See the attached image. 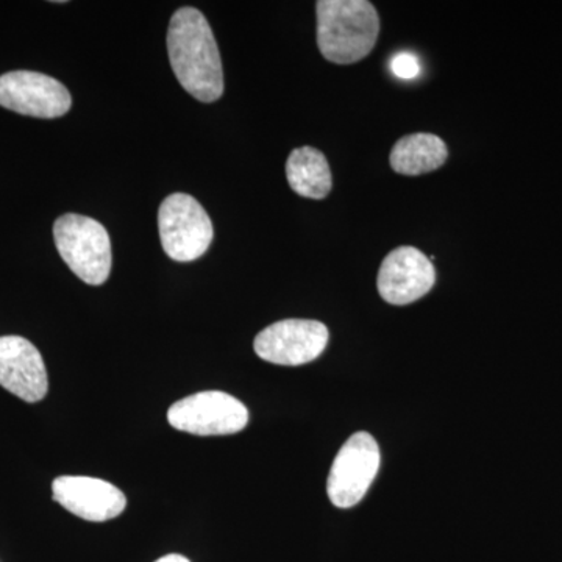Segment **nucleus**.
<instances>
[{
    "label": "nucleus",
    "mask_w": 562,
    "mask_h": 562,
    "mask_svg": "<svg viewBox=\"0 0 562 562\" xmlns=\"http://www.w3.org/2000/svg\"><path fill=\"white\" fill-rule=\"evenodd\" d=\"M0 386L29 403L46 397V364L40 350L22 336H0Z\"/></svg>",
    "instance_id": "11"
},
{
    "label": "nucleus",
    "mask_w": 562,
    "mask_h": 562,
    "mask_svg": "<svg viewBox=\"0 0 562 562\" xmlns=\"http://www.w3.org/2000/svg\"><path fill=\"white\" fill-rule=\"evenodd\" d=\"M55 246L63 261L81 281L105 283L111 272V241L101 222L80 214H65L54 224Z\"/></svg>",
    "instance_id": "3"
},
{
    "label": "nucleus",
    "mask_w": 562,
    "mask_h": 562,
    "mask_svg": "<svg viewBox=\"0 0 562 562\" xmlns=\"http://www.w3.org/2000/svg\"><path fill=\"white\" fill-rule=\"evenodd\" d=\"M317 46L325 60L353 65L368 57L380 33V18L368 0H319Z\"/></svg>",
    "instance_id": "2"
},
{
    "label": "nucleus",
    "mask_w": 562,
    "mask_h": 562,
    "mask_svg": "<svg viewBox=\"0 0 562 562\" xmlns=\"http://www.w3.org/2000/svg\"><path fill=\"white\" fill-rule=\"evenodd\" d=\"M158 228L166 255L173 261L198 260L210 249L213 224L201 203L190 194L176 192L162 201Z\"/></svg>",
    "instance_id": "4"
},
{
    "label": "nucleus",
    "mask_w": 562,
    "mask_h": 562,
    "mask_svg": "<svg viewBox=\"0 0 562 562\" xmlns=\"http://www.w3.org/2000/svg\"><path fill=\"white\" fill-rule=\"evenodd\" d=\"M286 179L292 191L314 201L327 198L333 187L327 158L312 146L299 147L291 151L286 161Z\"/></svg>",
    "instance_id": "13"
},
{
    "label": "nucleus",
    "mask_w": 562,
    "mask_h": 562,
    "mask_svg": "<svg viewBox=\"0 0 562 562\" xmlns=\"http://www.w3.org/2000/svg\"><path fill=\"white\" fill-rule=\"evenodd\" d=\"M155 562H191L188 558L181 557V554H168V557H162L160 560Z\"/></svg>",
    "instance_id": "15"
},
{
    "label": "nucleus",
    "mask_w": 562,
    "mask_h": 562,
    "mask_svg": "<svg viewBox=\"0 0 562 562\" xmlns=\"http://www.w3.org/2000/svg\"><path fill=\"white\" fill-rule=\"evenodd\" d=\"M435 283L436 271L430 258L412 246H402L387 254L376 279L383 301L395 306L419 301Z\"/></svg>",
    "instance_id": "9"
},
{
    "label": "nucleus",
    "mask_w": 562,
    "mask_h": 562,
    "mask_svg": "<svg viewBox=\"0 0 562 562\" xmlns=\"http://www.w3.org/2000/svg\"><path fill=\"white\" fill-rule=\"evenodd\" d=\"M169 60L177 80L192 98L216 102L224 94L220 47L201 11L183 7L173 13L168 32Z\"/></svg>",
    "instance_id": "1"
},
{
    "label": "nucleus",
    "mask_w": 562,
    "mask_h": 562,
    "mask_svg": "<svg viewBox=\"0 0 562 562\" xmlns=\"http://www.w3.org/2000/svg\"><path fill=\"white\" fill-rule=\"evenodd\" d=\"M449 149L432 133H413L403 136L391 150V168L401 176H422L446 165Z\"/></svg>",
    "instance_id": "12"
},
{
    "label": "nucleus",
    "mask_w": 562,
    "mask_h": 562,
    "mask_svg": "<svg viewBox=\"0 0 562 562\" xmlns=\"http://www.w3.org/2000/svg\"><path fill=\"white\" fill-rule=\"evenodd\" d=\"M328 344V328L319 321L286 319L258 333L254 349L261 360L302 366L319 358Z\"/></svg>",
    "instance_id": "8"
},
{
    "label": "nucleus",
    "mask_w": 562,
    "mask_h": 562,
    "mask_svg": "<svg viewBox=\"0 0 562 562\" xmlns=\"http://www.w3.org/2000/svg\"><path fill=\"white\" fill-rule=\"evenodd\" d=\"M54 501L88 522H106L124 513L127 498L120 487L92 476H58L52 483Z\"/></svg>",
    "instance_id": "10"
},
{
    "label": "nucleus",
    "mask_w": 562,
    "mask_h": 562,
    "mask_svg": "<svg viewBox=\"0 0 562 562\" xmlns=\"http://www.w3.org/2000/svg\"><path fill=\"white\" fill-rule=\"evenodd\" d=\"M379 443L369 432L358 431L347 439L328 475L327 492L333 505L353 508L368 494L380 469Z\"/></svg>",
    "instance_id": "6"
},
{
    "label": "nucleus",
    "mask_w": 562,
    "mask_h": 562,
    "mask_svg": "<svg viewBox=\"0 0 562 562\" xmlns=\"http://www.w3.org/2000/svg\"><path fill=\"white\" fill-rule=\"evenodd\" d=\"M391 69L398 79L413 80L419 76V60L412 54H398L392 58Z\"/></svg>",
    "instance_id": "14"
},
{
    "label": "nucleus",
    "mask_w": 562,
    "mask_h": 562,
    "mask_svg": "<svg viewBox=\"0 0 562 562\" xmlns=\"http://www.w3.org/2000/svg\"><path fill=\"white\" fill-rule=\"evenodd\" d=\"M168 420L176 430L190 435H235L249 424V409L227 392L205 391L173 403Z\"/></svg>",
    "instance_id": "5"
},
{
    "label": "nucleus",
    "mask_w": 562,
    "mask_h": 562,
    "mask_svg": "<svg viewBox=\"0 0 562 562\" xmlns=\"http://www.w3.org/2000/svg\"><path fill=\"white\" fill-rule=\"evenodd\" d=\"M72 105L68 88L46 74L13 70L0 76V106L24 116L54 120Z\"/></svg>",
    "instance_id": "7"
}]
</instances>
